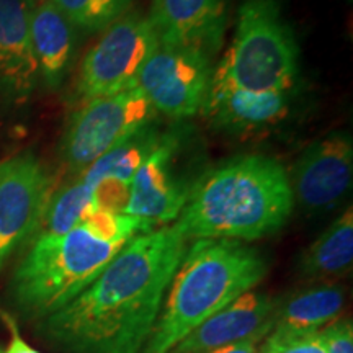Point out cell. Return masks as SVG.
I'll return each instance as SVG.
<instances>
[{
    "mask_svg": "<svg viewBox=\"0 0 353 353\" xmlns=\"http://www.w3.org/2000/svg\"><path fill=\"white\" fill-rule=\"evenodd\" d=\"M52 195V180L32 152L0 162V268L38 232Z\"/></svg>",
    "mask_w": 353,
    "mask_h": 353,
    "instance_id": "9c48e42d",
    "label": "cell"
},
{
    "mask_svg": "<svg viewBox=\"0 0 353 353\" xmlns=\"http://www.w3.org/2000/svg\"><path fill=\"white\" fill-rule=\"evenodd\" d=\"M267 272V259L245 242L196 239L172 276L141 353H169L201 322L252 291Z\"/></svg>",
    "mask_w": 353,
    "mask_h": 353,
    "instance_id": "3957f363",
    "label": "cell"
},
{
    "mask_svg": "<svg viewBox=\"0 0 353 353\" xmlns=\"http://www.w3.org/2000/svg\"><path fill=\"white\" fill-rule=\"evenodd\" d=\"M32 0H0V97L23 105L39 85L30 20Z\"/></svg>",
    "mask_w": 353,
    "mask_h": 353,
    "instance_id": "5bb4252c",
    "label": "cell"
},
{
    "mask_svg": "<svg viewBox=\"0 0 353 353\" xmlns=\"http://www.w3.org/2000/svg\"><path fill=\"white\" fill-rule=\"evenodd\" d=\"M30 34L39 83L54 90L63 85L77 50V30L65 19L52 0H41L33 8Z\"/></svg>",
    "mask_w": 353,
    "mask_h": 353,
    "instance_id": "2e32d148",
    "label": "cell"
},
{
    "mask_svg": "<svg viewBox=\"0 0 353 353\" xmlns=\"http://www.w3.org/2000/svg\"><path fill=\"white\" fill-rule=\"evenodd\" d=\"M293 208L285 167L273 157L249 154L201 176L175 226L187 241L252 242L280 231Z\"/></svg>",
    "mask_w": 353,
    "mask_h": 353,
    "instance_id": "7a4b0ae2",
    "label": "cell"
},
{
    "mask_svg": "<svg viewBox=\"0 0 353 353\" xmlns=\"http://www.w3.org/2000/svg\"><path fill=\"white\" fill-rule=\"evenodd\" d=\"M6 321H7L8 327H10L12 339H10V343H8V347L2 353H41V352H38L37 348L30 347L28 343L21 339V335L19 332V329H17L15 322H13L10 317H6Z\"/></svg>",
    "mask_w": 353,
    "mask_h": 353,
    "instance_id": "d4e9b609",
    "label": "cell"
},
{
    "mask_svg": "<svg viewBox=\"0 0 353 353\" xmlns=\"http://www.w3.org/2000/svg\"><path fill=\"white\" fill-rule=\"evenodd\" d=\"M179 149V132H164L157 148L131 179L126 214L143 219L154 228L169 226L179 218L193 187L176 174Z\"/></svg>",
    "mask_w": 353,
    "mask_h": 353,
    "instance_id": "8fae6325",
    "label": "cell"
},
{
    "mask_svg": "<svg viewBox=\"0 0 353 353\" xmlns=\"http://www.w3.org/2000/svg\"><path fill=\"white\" fill-rule=\"evenodd\" d=\"M162 134L154 125H149L144 130L136 132L125 143L112 149L97 159L85 170H82L79 176L92 187L103 180H118V182L130 183L136 172L144 161L151 156L157 144L161 143Z\"/></svg>",
    "mask_w": 353,
    "mask_h": 353,
    "instance_id": "d6986e66",
    "label": "cell"
},
{
    "mask_svg": "<svg viewBox=\"0 0 353 353\" xmlns=\"http://www.w3.org/2000/svg\"><path fill=\"white\" fill-rule=\"evenodd\" d=\"M325 353H353V327L350 319H335L319 330Z\"/></svg>",
    "mask_w": 353,
    "mask_h": 353,
    "instance_id": "cb8c5ba5",
    "label": "cell"
},
{
    "mask_svg": "<svg viewBox=\"0 0 353 353\" xmlns=\"http://www.w3.org/2000/svg\"><path fill=\"white\" fill-rule=\"evenodd\" d=\"M187 239L172 226L138 234L43 332L65 353H141L161 312Z\"/></svg>",
    "mask_w": 353,
    "mask_h": 353,
    "instance_id": "6da1fadb",
    "label": "cell"
},
{
    "mask_svg": "<svg viewBox=\"0 0 353 353\" xmlns=\"http://www.w3.org/2000/svg\"><path fill=\"white\" fill-rule=\"evenodd\" d=\"M257 341H242L231 343V345L214 348V350L206 352V353H259Z\"/></svg>",
    "mask_w": 353,
    "mask_h": 353,
    "instance_id": "484cf974",
    "label": "cell"
},
{
    "mask_svg": "<svg viewBox=\"0 0 353 353\" xmlns=\"http://www.w3.org/2000/svg\"><path fill=\"white\" fill-rule=\"evenodd\" d=\"M259 353H325L319 332L293 337H278L268 334Z\"/></svg>",
    "mask_w": 353,
    "mask_h": 353,
    "instance_id": "7402d4cb",
    "label": "cell"
},
{
    "mask_svg": "<svg viewBox=\"0 0 353 353\" xmlns=\"http://www.w3.org/2000/svg\"><path fill=\"white\" fill-rule=\"evenodd\" d=\"M159 39L148 17L128 12L105 30L83 57L77 77V94L88 100L138 87V79Z\"/></svg>",
    "mask_w": 353,
    "mask_h": 353,
    "instance_id": "52a82bcc",
    "label": "cell"
},
{
    "mask_svg": "<svg viewBox=\"0 0 353 353\" xmlns=\"http://www.w3.org/2000/svg\"><path fill=\"white\" fill-rule=\"evenodd\" d=\"M290 103L291 92H257L211 82L201 112L221 130L244 134L280 123Z\"/></svg>",
    "mask_w": 353,
    "mask_h": 353,
    "instance_id": "9a60e30c",
    "label": "cell"
},
{
    "mask_svg": "<svg viewBox=\"0 0 353 353\" xmlns=\"http://www.w3.org/2000/svg\"><path fill=\"white\" fill-rule=\"evenodd\" d=\"M76 30L105 32L130 12L134 0H52Z\"/></svg>",
    "mask_w": 353,
    "mask_h": 353,
    "instance_id": "44dd1931",
    "label": "cell"
},
{
    "mask_svg": "<svg viewBox=\"0 0 353 353\" xmlns=\"http://www.w3.org/2000/svg\"><path fill=\"white\" fill-rule=\"evenodd\" d=\"M213 57L183 46L159 44L141 70L138 87L157 113L185 120L201 112L213 77Z\"/></svg>",
    "mask_w": 353,
    "mask_h": 353,
    "instance_id": "ba28073f",
    "label": "cell"
},
{
    "mask_svg": "<svg viewBox=\"0 0 353 353\" xmlns=\"http://www.w3.org/2000/svg\"><path fill=\"white\" fill-rule=\"evenodd\" d=\"M125 245L100 239L81 224L61 236L34 237L12 280L17 306L46 319L77 298Z\"/></svg>",
    "mask_w": 353,
    "mask_h": 353,
    "instance_id": "277c9868",
    "label": "cell"
},
{
    "mask_svg": "<svg viewBox=\"0 0 353 353\" xmlns=\"http://www.w3.org/2000/svg\"><path fill=\"white\" fill-rule=\"evenodd\" d=\"M343 306L345 290L342 286L317 285L294 291L276 301L275 324L270 334L278 337L316 334L339 319Z\"/></svg>",
    "mask_w": 353,
    "mask_h": 353,
    "instance_id": "e0dca14e",
    "label": "cell"
},
{
    "mask_svg": "<svg viewBox=\"0 0 353 353\" xmlns=\"http://www.w3.org/2000/svg\"><path fill=\"white\" fill-rule=\"evenodd\" d=\"M94 208V187L79 176L76 182H70L59 192L52 193L38 228L37 237L61 236V234L72 231Z\"/></svg>",
    "mask_w": 353,
    "mask_h": 353,
    "instance_id": "ffe728a7",
    "label": "cell"
},
{
    "mask_svg": "<svg viewBox=\"0 0 353 353\" xmlns=\"http://www.w3.org/2000/svg\"><path fill=\"white\" fill-rule=\"evenodd\" d=\"M95 208L112 211V213H125L130 201V183L118 180H103L94 187Z\"/></svg>",
    "mask_w": 353,
    "mask_h": 353,
    "instance_id": "603a6c76",
    "label": "cell"
},
{
    "mask_svg": "<svg viewBox=\"0 0 353 353\" xmlns=\"http://www.w3.org/2000/svg\"><path fill=\"white\" fill-rule=\"evenodd\" d=\"M353 263V210L343 211L299 259V272L309 280H329L350 273Z\"/></svg>",
    "mask_w": 353,
    "mask_h": 353,
    "instance_id": "ac0fdd59",
    "label": "cell"
},
{
    "mask_svg": "<svg viewBox=\"0 0 353 353\" xmlns=\"http://www.w3.org/2000/svg\"><path fill=\"white\" fill-rule=\"evenodd\" d=\"M298 76V43L280 0H242L236 33L211 82L257 92H291Z\"/></svg>",
    "mask_w": 353,
    "mask_h": 353,
    "instance_id": "5b68a950",
    "label": "cell"
},
{
    "mask_svg": "<svg viewBox=\"0 0 353 353\" xmlns=\"http://www.w3.org/2000/svg\"><path fill=\"white\" fill-rule=\"evenodd\" d=\"M294 203L309 214H324L345 201L353 182V141L337 131L312 143L288 174Z\"/></svg>",
    "mask_w": 353,
    "mask_h": 353,
    "instance_id": "30bf717a",
    "label": "cell"
},
{
    "mask_svg": "<svg viewBox=\"0 0 353 353\" xmlns=\"http://www.w3.org/2000/svg\"><path fill=\"white\" fill-rule=\"evenodd\" d=\"M276 301L259 291H247L180 341L169 353H206L242 341L267 337L275 324Z\"/></svg>",
    "mask_w": 353,
    "mask_h": 353,
    "instance_id": "4fadbf2b",
    "label": "cell"
},
{
    "mask_svg": "<svg viewBox=\"0 0 353 353\" xmlns=\"http://www.w3.org/2000/svg\"><path fill=\"white\" fill-rule=\"evenodd\" d=\"M157 112L139 87L88 100L72 113L65 128L61 154L81 174L97 159L154 125Z\"/></svg>",
    "mask_w": 353,
    "mask_h": 353,
    "instance_id": "8992f818",
    "label": "cell"
},
{
    "mask_svg": "<svg viewBox=\"0 0 353 353\" xmlns=\"http://www.w3.org/2000/svg\"><path fill=\"white\" fill-rule=\"evenodd\" d=\"M231 0H152L149 21L165 46H183L213 57L223 44Z\"/></svg>",
    "mask_w": 353,
    "mask_h": 353,
    "instance_id": "7c38bea8",
    "label": "cell"
},
{
    "mask_svg": "<svg viewBox=\"0 0 353 353\" xmlns=\"http://www.w3.org/2000/svg\"><path fill=\"white\" fill-rule=\"evenodd\" d=\"M0 353H2V352H0Z\"/></svg>",
    "mask_w": 353,
    "mask_h": 353,
    "instance_id": "4316f807",
    "label": "cell"
}]
</instances>
